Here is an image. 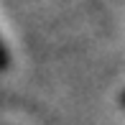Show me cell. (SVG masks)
Returning a JSON list of instances; mask_svg holds the SVG:
<instances>
[{
	"label": "cell",
	"mask_w": 125,
	"mask_h": 125,
	"mask_svg": "<svg viewBox=\"0 0 125 125\" xmlns=\"http://www.w3.org/2000/svg\"><path fill=\"white\" fill-rule=\"evenodd\" d=\"M8 64H10V54H8V49H5L3 38H0V72L8 69Z\"/></svg>",
	"instance_id": "1"
},
{
	"label": "cell",
	"mask_w": 125,
	"mask_h": 125,
	"mask_svg": "<svg viewBox=\"0 0 125 125\" xmlns=\"http://www.w3.org/2000/svg\"><path fill=\"white\" fill-rule=\"evenodd\" d=\"M120 105L125 107V89H123V94H120Z\"/></svg>",
	"instance_id": "2"
}]
</instances>
